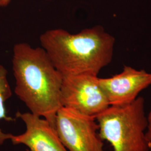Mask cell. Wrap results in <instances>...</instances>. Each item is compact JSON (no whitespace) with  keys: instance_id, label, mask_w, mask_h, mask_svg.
Masks as SVG:
<instances>
[{"instance_id":"obj_3","label":"cell","mask_w":151,"mask_h":151,"mask_svg":"<svg viewBox=\"0 0 151 151\" xmlns=\"http://www.w3.org/2000/svg\"><path fill=\"white\" fill-rule=\"evenodd\" d=\"M96 120L100 138L109 142L114 151H150L143 97L138 96L126 105L109 106Z\"/></svg>"},{"instance_id":"obj_10","label":"cell","mask_w":151,"mask_h":151,"mask_svg":"<svg viewBox=\"0 0 151 151\" xmlns=\"http://www.w3.org/2000/svg\"><path fill=\"white\" fill-rule=\"evenodd\" d=\"M47 1H49L52 0H44ZM11 0H0V7H5L10 4Z\"/></svg>"},{"instance_id":"obj_2","label":"cell","mask_w":151,"mask_h":151,"mask_svg":"<svg viewBox=\"0 0 151 151\" xmlns=\"http://www.w3.org/2000/svg\"><path fill=\"white\" fill-rule=\"evenodd\" d=\"M41 47L63 76L98 75L112 60L115 39L100 25L77 33L53 29L42 34Z\"/></svg>"},{"instance_id":"obj_4","label":"cell","mask_w":151,"mask_h":151,"mask_svg":"<svg viewBox=\"0 0 151 151\" xmlns=\"http://www.w3.org/2000/svg\"><path fill=\"white\" fill-rule=\"evenodd\" d=\"M54 128L68 151H105L95 117L62 107L57 114Z\"/></svg>"},{"instance_id":"obj_1","label":"cell","mask_w":151,"mask_h":151,"mask_svg":"<svg viewBox=\"0 0 151 151\" xmlns=\"http://www.w3.org/2000/svg\"><path fill=\"white\" fill-rule=\"evenodd\" d=\"M14 92L31 113L46 119L53 127L62 108L60 90L63 76L42 47L25 42L13 48Z\"/></svg>"},{"instance_id":"obj_6","label":"cell","mask_w":151,"mask_h":151,"mask_svg":"<svg viewBox=\"0 0 151 151\" xmlns=\"http://www.w3.org/2000/svg\"><path fill=\"white\" fill-rule=\"evenodd\" d=\"M101 88L110 106L133 103L140 92L151 85V73L124 66L122 72L109 78H99Z\"/></svg>"},{"instance_id":"obj_8","label":"cell","mask_w":151,"mask_h":151,"mask_svg":"<svg viewBox=\"0 0 151 151\" xmlns=\"http://www.w3.org/2000/svg\"><path fill=\"white\" fill-rule=\"evenodd\" d=\"M8 72L3 65H0V120L4 119L11 121L12 119L7 116L5 102L12 96V91L7 78ZM11 133H6L0 128V146L2 145L6 140H10Z\"/></svg>"},{"instance_id":"obj_9","label":"cell","mask_w":151,"mask_h":151,"mask_svg":"<svg viewBox=\"0 0 151 151\" xmlns=\"http://www.w3.org/2000/svg\"><path fill=\"white\" fill-rule=\"evenodd\" d=\"M147 127L146 129V135L147 138L151 143V110L147 116Z\"/></svg>"},{"instance_id":"obj_5","label":"cell","mask_w":151,"mask_h":151,"mask_svg":"<svg viewBox=\"0 0 151 151\" xmlns=\"http://www.w3.org/2000/svg\"><path fill=\"white\" fill-rule=\"evenodd\" d=\"M97 76H64L60 90L62 107L96 118L110 106Z\"/></svg>"},{"instance_id":"obj_7","label":"cell","mask_w":151,"mask_h":151,"mask_svg":"<svg viewBox=\"0 0 151 151\" xmlns=\"http://www.w3.org/2000/svg\"><path fill=\"white\" fill-rule=\"evenodd\" d=\"M16 116L24 123L26 130L19 135L11 134L10 140L14 145H25L28 151H68L46 119L30 112H17Z\"/></svg>"}]
</instances>
